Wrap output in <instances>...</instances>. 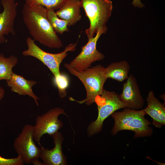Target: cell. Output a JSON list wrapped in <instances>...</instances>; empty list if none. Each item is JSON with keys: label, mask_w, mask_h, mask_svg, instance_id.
<instances>
[{"label": "cell", "mask_w": 165, "mask_h": 165, "mask_svg": "<svg viewBox=\"0 0 165 165\" xmlns=\"http://www.w3.org/2000/svg\"><path fill=\"white\" fill-rule=\"evenodd\" d=\"M47 9L41 5L25 3L22 10L24 23L32 39L50 48L63 46L47 18Z\"/></svg>", "instance_id": "6da1fadb"}, {"label": "cell", "mask_w": 165, "mask_h": 165, "mask_svg": "<svg viewBox=\"0 0 165 165\" xmlns=\"http://www.w3.org/2000/svg\"><path fill=\"white\" fill-rule=\"evenodd\" d=\"M143 109L134 110L127 108L121 112H114L111 114L114 124L111 133L116 135L123 130L132 131L134 138L151 136L153 129L149 125L151 122L146 119Z\"/></svg>", "instance_id": "7a4b0ae2"}, {"label": "cell", "mask_w": 165, "mask_h": 165, "mask_svg": "<svg viewBox=\"0 0 165 165\" xmlns=\"http://www.w3.org/2000/svg\"><path fill=\"white\" fill-rule=\"evenodd\" d=\"M81 6L90 22L89 27L85 31L89 39L101 30L107 31L106 23L111 16L112 9L110 0H80Z\"/></svg>", "instance_id": "3957f363"}, {"label": "cell", "mask_w": 165, "mask_h": 165, "mask_svg": "<svg viewBox=\"0 0 165 165\" xmlns=\"http://www.w3.org/2000/svg\"><path fill=\"white\" fill-rule=\"evenodd\" d=\"M64 66L69 72L78 78L83 84L86 90V98L80 103L90 105L94 102L95 99L101 95L104 90V84L107 79L104 74L105 68L99 64L82 72H78L71 67L68 63Z\"/></svg>", "instance_id": "277c9868"}, {"label": "cell", "mask_w": 165, "mask_h": 165, "mask_svg": "<svg viewBox=\"0 0 165 165\" xmlns=\"http://www.w3.org/2000/svg\"><path fill=\"white\" fill-rule=\"evenodd\" d=\"M97 107L98 116L96 120L89 126L88 131L92 135L100 132L104 120L117 110L126 108L114 91L104 89L102 93L97 96L94 101Z\"/></svg>", "instance_id": "5b68a950"}, {"label": "cell", "mask_w": 165, "mask_h": 165, "mask_svg": "<svg viewBox=\"0 0 165 165\" xmlns=\"http://www.w3.org/2000/svg\"><path fill=\"white\" fill-rule=\"evenodd\" d=\"M26 42L28 49L23 52V55L31 56L39 60L49 68L54 76L60 74V66L61 63L68 55V52L75 50L78 42H77L74 44H69L61 53H51L42 50L30 37H27Z\"/></svg>", "instance_id": "8992f818"}, {"label": "cell", "mask_w": 165, "mask_h": 165, "mask_svg": "<svg viewBox=\"0 0 165 165\" xmlns=\"http://www.w3.org/2000/svg\"><path fill=\"white\" fill-rule=\"evenodd\" d=\"M33 126L25 124L21 132L15 139L13 148L18 156H20L26 164L42 165L40 162V147L36 145L33 136Z\"/></svg>", "instance_id": "52a82bcc"}, {"label": "cell", "mask_w": 165, "mask_h": 165, "mask_svg": "<svg viewBox=\"0 0 165 165\" xmlns=\"http://www.w3.org/2000/svg\"><path fill=\"white\" fill-rule=\"evenodd\" d=\"M66 115L64 110L59 107L52 108L42 115L38 116L33 126V136L35 141L40 145L42 136L45 134L52 136L58 132L63 124L58 119L61 114Z\"/></svg>", "instance_id": "ba28073f"}, {"label": "cell", "mask_w": 165, "mask_h": 165, "mask_svg": "<svg viewBox=\"0 0 165 165\" xmlns=\"http://www.w3.org/2000/svg\"><path fill=\"white\" fill-rule=\"evenodd\" d=\"M106 33L101 30L93 38L89 39L88 42L82 47V50L68 65L78 72H82L89 68L92 63L103 59L105 55L97 49V41L101 35Z\"/></svg>", "instance_id": "9c48e42d"}, {"label": "cell", "mask_w": 165, "mask_h": 165, "mask_svg": "<svg viewBox=\"0 0 165 165\" xmlns=\"http://www.w3.org/2000/svg\"><path fill=\"white\" fill-rule=\"evenodd\" d=\"M127 79L123 83L122 92L118 95V97L126 108L134 110L141 109L144 105V101L136 79L130 74Z\"/></svg>", "instance_id": "30bf717a"}, {"label": "cell", "mask_w": 165, "mask_h": 165, "mask_svg": "<svg viewBox=\"0 0 165 165\" xmlns=\"http://www.w3.org/2000/svg\"><path fill=\"white\" fill-rule=\"evenodd\" d=\"M1 2L3 10L0 13V44L6 42L5 35H16L14 26L18 5L15 0H1Z\"/></svg>", "instance_id": "8fae6325"}, {"label": "cell", "mask_w": 165, "mask_h": 165, "mask_svg": "<svg viewBox=\"0 0 165 165\" xmlns=\"http://www.w3.org/2000/svg\"><path fill=\"white\" fill-rule=\"evenodd\" d=\"M52 137L55 145L54 147L49 149L41 146L40 147L39 158L42 160L43 165H65L66 160L61 147L63 137L58 132L52 135Z\"/></svg>", "instance_id": "7c38bea8"}, {"label": "cell", "mask_w": 165, "mask_h": 165, "mask_svg": "<svg viewBox=\"0 0 165 165\" xmlns=\"http://www.w3.org/2000/svg\"><path fill=\"white\" fill-rule=\"evenodd\" d=\"M146 101L147 106L143 109L144 112L152 118L154 126L161 128L165 124L164 105L155 97L152 90L148 92Z\"/></svg>", "instance_id": "4fadbf2b"}, {"label": "cell", "mask_w": 165, "mask_h": 165, "mask_svg": "<svg viewBox=\"0 0 165 165\" xmlns=\"http://www.w3.org/2000/svg\"><path fill=\"white\" fill-rule=\"evenodd\" d=\"M7 86L12 92L20 95H28L32 98L37 106H38L39 98L32 91V87L37 82L35 80H28L21 75L13 73L10 79L6 80Z\"/></svg>", "instance_id": "5bb4252c"}, {"label": "cell", "mask_w": 165, "mask_h": 165, "mask_svg": "<svg viewBox=\"0 0 165 165\" xmlns=\"http://www.w3.org/2000/svg\"><path fill=\"white\" fill-rule=\"evenodd\" d=\"M80 0H67L63 6L56 12L60 19L66 21L68 26L75 25L81 18Z\"/></svg>", "instance_id": "9a60e30c"}, {"label": "cell", "mask_w": 165, "mask_h": 165, "mask_svg": "<svg viewBox=\"0 0 165 165\" xmlns=\"http://www.w3.org/2000/svg\"><path fill=\"white\" fill-rule=\"evenodd\" d=\"M130 68L129 63L125 61L113 62L105 68L104 74L107 79L122 82L128 78Z\"/></svg>", "instance_id": "2e32d148"}, {"label": "cell", "mask_w": 165, "mask_h": 165, "mask_svg": "<svg viewBox=\"0 0 165 165\" xmlns=\"http://www.w3.org/2000/svg\"><path fill=\"white\" fill-rule=\"evenodd\" d=\"M17 57L13 55L6 57L2 53H0V80H8L13 73V68L18 63Z\"/></svg>", "instance_id": "e0dca14e"}, {"label": "cell", "mask_w": 165, "mask_h": 165, "mask_svg": "<svg viewBox=\"0 0 165 165\" xmlns=\"http://www.w3.org/2000/svg\"><path fill=\"white\" fill-rule=\"evenodd\" d=\"M47 14L51 27L57 33L62 35L64 32L69 31L68 22L59 18L55 12V9H47Z\"/></svg>", "instance_id": "ac0fdd59"}, {"label": "cell", "mask_w": 165, "mask_h": 165, "mask_svg": "<svg viewBox=\"0 0 165 165\" xmlns=\"http://www.w3.org/2000/svg\"><path fill=\"white\" fill-rule=\"evenodd\" d=\"M67 0H25V3L41 5L47 9H59Z\"/></svg>", "instance_id": "d6986e66"}, {"label": "cell", "mask_w": 165, "mask_h": 165, "mask_svg": "<svg viewBox=\"0 0 165 165\" xmlns=\"http://www.w3.org/2000/svg\"><path fill=\"white\" fill-rule=\"evenodd\" d=\"M53 82L58 88L60 96L61 97L66 96V90L69 84V80L67 76L60 73L59 74L54 76Z\"/></svg>", "instance_id": "ffe728a7"}, {"label": "cell", "mask_w": 165, "mask_h": 165, "mask_svg": "<svg viewBox=\"0 0 165 165\" xmlns=\"http://www.w3.org/2000/svg\"><path fill=\"white\" fill-rule=\"evenodd\" d=\"M24 163L19 156L14 158H6L0 156V165H23Z\"/></svg>", "instance_id": "44dd1931"}, {"label": "cell", "mask_w": 165, "mask_h": 165, "mask_svg": "<svg viewBox=\"0 0 165 165\" xmlns=\"http://www.w3.org/2000/svg\"><path fill=\"white\" fill-rule=\"evenodd\" d=\"M132 5L135 7H138L142 8L144 5L141 2L140 0H133Z\"/></svg>", "instance_id": "7402d4cb"}, {"label": "cell", "mask_w": 165, "mask_h": 165, "mask_svg": "<svg viewBox=\"0 0 165 165\" xmlns=\"http://www.w3.org/2000/svg\"><path fill=\"white\" fill-rule=\"evenodd\" d=\"M5 95L4 89L0 86V101L4 97Z\"/></svg>", "instance_id": "603a6c76"}]
</instances>
